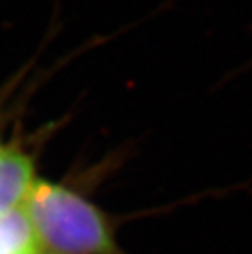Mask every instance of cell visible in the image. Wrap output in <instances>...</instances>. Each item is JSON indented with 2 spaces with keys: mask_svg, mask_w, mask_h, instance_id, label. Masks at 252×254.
<instances>
[{
  "mask_svg": "<svg viewBox=\"0 0 252 254\" xmlns=\"http://www.w3.org/2000/svg\"><path fill=\"white\" fill-rule=\"evenodd\" d=\"M0 254H41L23 207L0 215Z\"/></svg>",
  "mask_w": 252,
  "mask_h": 254,
  "instance_id": "obj_3",
  "label": "cell"
},
{
  "mask_svg": "<svg viewBox=\"0 0 252 254\" xmlns=\"http://www.w3.org/2000/svg\"><path fill=\"white\" fill-rule=\"evenodd\" d=\"M23 212L45 254H126L103 210L64 184L36 179Z\"/></svg>",
  "mask_w": 252,
  "mask_h": 254,
  "instance_id": "obj_1",
  "label": "cell"
},
{
  "mask_svg": "<svg viewBox=\"0 0 252 254\" xmlns=\"http://www.w3.org/2000/svg\"><path fill=\"white\" fill-rule=\"evenodd\" d=\"M36 182L35 164L13 146H0V215L21 208Z\"/></svg>",
  "mask_w": 252,
  "mask_h": 254,
  "instance_id": "obj_2",
  "label": "cell"
}]
</instances>
